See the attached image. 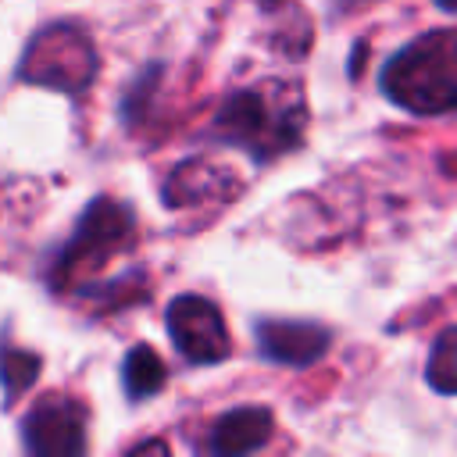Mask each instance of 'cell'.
Returning <instances> with one entry per match:
<instances>
[{
    "label": "cell",
    "instance_id": "52a82bcc",
    "mask_svg": "<svg viewBox=\"0 0 457 457\" xmlns=\"http://www.w3.org/2000/svg\"><path fill=\"white\" fill-rule=\"evenodd\" d=\"M253 339L264 361L286 368H311L328 353L332 332L303 318H257Z\"/></svg>",
    "mask_w": 457,
    "mask_h": 457
},
{
    "label": "cell",
    "instance_id": "7a4b0ae2",
    "mask_svg": "<svg viewBox=\"0 0 457 457\" xmlns=\"http://www.w3.org/2000/svg\"><path fill=\"white\" fill-rule=\"evenodd\" d=\"M382 93L411 114L457 107V29H439L400 46L378 71Z\"/></svg>",
    "mask_w": 457,
    "mask_h": 457
},
{
    "label": "cell",
    "instance_id": "277c9868",
    "mask_svg": "<svg viewBox=\"0 0 457 457\" xmlns=\"http://www.w3.org/2000/svg\"><path fill=\"white\" fill-rule=\"evenodd\" d=\"M96 75V54L86 32L75 25H46L25 46L18 79L61 93H82Z\"/></svg>",
    "mask_w": 457,
    "mask_h": 457
},
{
    "label": "cell",
    "instance_id": "4fadbf2b",
    "mask_svg": "<svg viewBox=\"0 0 457 457\" xmlns=\"http://www.w3.org/2000/svg\"><path fill=\"white\" fill-rule=\"evenodd\" d=\"M443 11H457V0H436Z\"/></svg>",
    "mask_w": 457,
    "mask_h": 457
},
{
    "label": "cell",
    "instance_id": "ba28073f",
    "mask_svg": "<svg viewBox=\"0 0 457 457\" xmlns=\"http://www.w3.org/2000/svg\"><path fill=\"white\" fill-rule=\"evenodd\" d=\"M236 189L239 186L232 182V175L221 164L193 157V161H182L171 168V175L161 186V196L168 207H196L207 200H228Z\"/></svg>",
    "mask_w": 457,
    "mask_h": 457
},
{
    "label": "cell",
    "instance_id": "8fae6325",
    "mask_svg": "<svg viewBox=\"0 0 457 457\" xmlns=\"http://www.w3.org/2000/svg\"><path fill=\"white\" fill-rule=\"evenodd\" d=\"M425 382L443 393V396H457V325H446L425 361Z\"/></svg>",
    "mask_w": 457,
    "mask_h": 457
},
{
    "label": "cell",
    "instance_id": "6da1fadb",
    "mask_svg": "<svg viewBox=\"0 0 457 457\" xmlns=\"http://www.w3.org/2000/svg\"><path fill=\"white\" fill-rule=\"evenodd\" d=\"M214 136L232 146L250 150L257 161H268L289 150L303 132V96L296 82H261L228 93L214 114Z\"/></svg>",
    "mask_w": 457,
    "mask_h": 457
},
{
    "label": "cell",
    "instance_id": "8992f818",
    "mask_svg": "<svg viewBox=\"0 0 457 457\" xmlns=\"http://www.w3.org/2000/svg\"><path fill=\"white\" fill-rule=\"evenodd\" d=\"M21 439L32 457H79L86 450V411L71 396H39L21 421Z\"/></svg>",
    "mask_w": 457,
    "mask_h": 457
},
{
    "label": "cell",
    "instance_id": "7c38bea8",
    "mask_svg": "<svg viewBox=\"0 0 457 457\" xmlns=\"http://www.w3.org/2000/svg\"><path fill=\"white\" fill-rule=\"evenodd\" d=\"M39 375V357L29 350H14L7 346L4 353V403H14L21 396V389H29Z\"/></svg>",
    "mask_w": 457,
    "mask_h": 457
},
{
    "label": "cell",
    "instance_id": "3957f363",
    "mask_svg": "<svg viewBox=\"0 0 457 457\" xmlns=\"http://www.w3.org/2000/svg\"><path fill=\"white\" fill-rule=\"evenodd\" d=\"M132 211L111 196H96L75 221V232L71 239L57 250L54 257V289H68V286H79L82 275L96 271L100 264H107V257H114L129 236H132Z\"/></svg>",
    "mask_w": 457,
    "mask_h": 457
},
{
    "label": "cell",
    "instance_id": "30bf717a",
    "mask_svg": "<svg viewBox=\"0 0 457 457\" xmlns=\"http://www.w3.org/2000/svg\"><path fill=\"white\" fill-rule=\"evenodd\" d=\"M164 378H168V371H164V361L157 357L154 346L136 343L125 353V361H121V389H125L129 400H146V396L161 393Z\"/></svg>",
    "mask_w": 457,
    "mask_h": 457
},
{
    "label": "cell",
    "instance_id": "5b68a950",
    "mask_svg": "<svg viewBox=\"0 0 457 457\" xmlns=\"http://www.w3.org/2000/svg\"><path fill=\"white\" fill-rule=\"evenodd\" d=\"M164 325H168L175 350L189 364H218L232 350L225 318L207 296H196V293L175 296L164 311Z\"/></svg>",
    "mask_w": 457,
    "mask_h": 457
},
{
    "label": "cell",
    "instance_id": "9c48e42d",
    "mask_svg": "<svg viewBox=\"0 0 457 457\" xmlns=\"http://www.w3.org/2000/svg\"><path fill=\"white\" fill-rule=\"evenodd\" d=\"M271 432H275V421H271L268 407H236V411H228L214 421L207 450L218 453V457L253 453L271 439Z\"/></svg>",
    "mask_w": 457,
    "mask_h": 457
}]
</instances>
